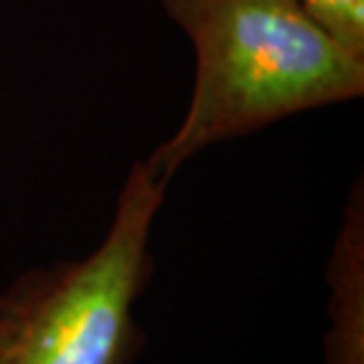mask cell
Segmentation results:
<instances>
[{
	"label": "cell",
	"mask_w": 364,
	"mask_h": 364,
	"mask_svg": "<svg viewBox=\"0 0 364 364\" xmlns=\"http://www.w3.org/2000/svg\"><path fill=\"white\" fill-rule=\"evenodd\" d=\"M326 33L364 57V0H298Z\"/></svg>",
	"instance_id": "cell-4"
},
{
	"label": "cell",
	"mask_w": 364,
	"mask_h": 364,
	"mask_svg": "<svg viewBox=\"0 0 364 364\" xmlns=\"http://www.w3.org/2000/svg\"><path fill=\"white\" fill-rule=\"evenodd\" d=\"M326 364H364V188L352 186L330 259Z\"/></svg>",
	"instance_id": "cell-3"
},
{
	"label": "cell",
	"mask_w": 364,
	"mask_h": 364,
	"mask_svg": "<svg viewBox=\"0 0 364 364\" xmlns=\"http://www.w3.org/2000/svg\"><path fill=\"white\" fill-rule=\"evenodd\" d=\"M168 184L134 162L90 255L31 267L0 294V364L136 360L146 334L134 306L154 273L152 229Z\"/></svg>",
	"instance_id": "cell-2"
},
{
	"label": "cell",
	"mask_w": 364,
	"mask_h": 364,
	"mask_svg": "<svg viewBox=\"0 0 364 364\" xmlns=\"http://www.w3.org/2000/svg\"><path fill=\"white\" fill-rule=\"evenodd\" d=\"M195 53L181 126L144 162L164 178L210 146L363 97L364 57L332 39L298 0H158Z\"/></svg>",
	"instance_id": "cell-1"
}]
</instances>
